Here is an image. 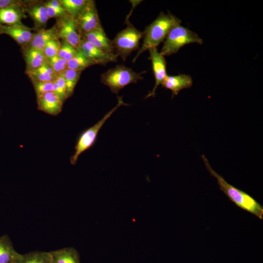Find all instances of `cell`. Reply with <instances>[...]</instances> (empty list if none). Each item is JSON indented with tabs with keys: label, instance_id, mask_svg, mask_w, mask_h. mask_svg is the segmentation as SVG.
<instances>
[{
	"label": "cell",
	"instance_id": "9a60e30c",
	"mask_svg": "<svg viewBox=\"0 0 263 263\" xmlns=\"http://www.w3.org/2000/svg\"><path fill=\"white\" fill-rule=\"evenodd\" d=\"M21 256L16 251L7 235L0 236V263H16Z\"/></svg>",
	"mask_w": 263,
	"mask_h": 263
},
{
	"label": "cell",
	"instance_id": "277c9868",
	"mask_svg": "<svg viewBox=\"0 0 263 263\" xmlns=\"http://www.w3.org/2000/svg\"><path fill=\"white\" fill-rule=\"evenodd\" d=\"M192 43L202 44L203 40L196 33L179 24L169 31L160 53L164 56H169L176 53L185 45Z\"/></svg>",
	"mask_w": 263,
	"mask_h": 263
},
{
	"label": "cell",
	"instance_id": "f546056e",
	"mask_svg": "<svg viewBox=\"0 0 263 263\" xmlns=\"http://www.w3.org/2000/svg\"><path fill=\"white\" fill-rule=\"evenodd\" d=\"M44 5L46 8L49 18H61L68 15L65 9H56L50 5L47 2L44 3Z\"/></svg>",
	"mask_w": 263,
	"mask_h": 263
},
{
	"label": "cell",
	"instance_id": "7a4b0ae2",
	"mask_svg": "<svg viewBox=\"0 0 263 263\" xmlns=\"http://www.w3.org/2000/svg\"><path fill=\"white\" fill-rule=\"evenodd\" d=\"M181 20L171 14L161 13L148 26L143 34L144 39L141 47L132 60L135 62L137 58L145 51L157 47L164 41L171 29L180 24Z\"/></svg>",
	"mask_w": 263,
	"mask_h": 263
},
{
	"label": "cell",
	"instance_id": "4316f807",
	"mask_svg": "<svg viewBox=\"0 0 263 263\" xmlns=\"http://www.w3.org/2000/svg\"><path fill=\"white\" fill-rule=\"evenodd\" d=\"M78 50L68 42L63 41L57 56L68 61L76 55Z\"/></svg>",
	"mask_w": 263,
	"mask_h": 263
},
{
	"label": "cell",
	"instance_id": "4fadbf2b",
	"mask_svg": "<svg viewBox=\"0 0 263 263\" xmlns=\"http://www.w3.org/2000/svg\"><path fill=\"white\" fill-rule=\"evenodd\" d=\"M161 85L165 88L170 90L173 96L177 95L181 90L191 87L192 79L188 75H167Z\"/></svg>",
	"mask_w": 263,
	"mask_h": 263
},
{
	"label": "cell",
	"instance_id": "ba28073f",
	"mask_svg": "<svg viewBox=\"0 0 263 263\" xmlns=\"http://www.w3.org/2000/svg\"><path fill=\"white\" fill-rule=\"evenodd\" d=\"M82 35L101 27L94 2L89 3L75 19Z\"/></svg>",
	"mask_w": 263,
	"mask_h": 263
},
{
	"label": "cell",
	"instance_id": "e0dca14e",
	"mask_svg": "<svg viewBox=\"0 0 263 263\" xmlns=\"http://www.w3.org/2000/svg\"><path fill=\"white\" fill-rule=\"evenodd\" d=\"M51 263H80L77 251L73 247H65L49 252Z\"/></svg>",
	"mask_w": 263,
	"mask_h": 263
},
{
	"label": "cell",
	"instance_id": "484cf974",
	"mask_svg": "<svg viewBox=\"0 0 263 263\" xmlns=\"http://www.w3.org/2000/svg\"><path fill=\"white\" fill-rule=\"evenodd\" d=\"M61 43L57 38L49 40L42 50L45 57L48 59L57 56Z\"/></svg>",
	"mask_w": 263,
	"mask_h": 263
},
{
	"label": "cell",
	"instance_id": "4dcf8cb0",
	"mask_svg": "<svg viewBox=\"0 0 263 263\" xmlns=\"http://www.w3.org/2000/svg\"><path fill=\"white\" fill-rule=\"evenodd\" d=\"M24 3L17 0H0V10L10 7H21Z\"/></svg>",
	"mask_w": 263,
	"mask_h": 263
},
{
	"label": "cell",
	"instance_id": "30bf717a",
	"mask_svg": "<svg viewBox=\"0 0 263 263\" xmlns=\"http://www.w3.org/2000/svg\"><path fill=\"white\" fill-rule=\"evenodd\" d=\"M79 49L88 59L94 62L96 64L115 62L118 56L115 53H108L98 48L82 37Z\"/></svg>",
	"mask_w": 263,
	"mask_h": 263
},
{
	"label": "cell",
	"instance_id": "5b68a950",
	"mask_svg": "<svg viewBox=\"0 0 263 263\" xmlns=\"http://www.w3.org/2000/svg\"><path fill=\"white\" fill-rule=\"evenodd\" d=\"M123 105H128V104L124 102L122 96H118L116 105L109 111L94 126L84 131L80 135L75 147V152L70 159V163L72 165H75L79 156L93 146L96 141L98 132L106 121L119 107Z\"/></svg>",
	"mask_w": 263,
	"mask_h": 263
},
{
	"label": "cell",
	"instance_id": "d4e9b609",
	"mask_svg": "<svg viewBox=\"0 0 263 263\" xmlns=\"http://www.w3.org/2000/svg\"><path fill=\"white\" fill-rule=\"evenodd\" d=\"M81 73V71L67 69L62 74L65 82L68 98L73 94Z\"/></svg>",
	"mask_w": 263,
	"mask_h": 263
},
{
	"label": "cell",
	"instance_id": "f1b7e54d",
	"mask_svg": "<svg viewBox=\"0 0 263 263\" xmlns=\"http://www.w3.org/2000/svg\"><path fill=\"white\" fill-rule=\"evenodd\" d=\"M37 98L49 92H53L54 81H32Z\"/></svg>",
	"mask_w": 263,
	"mask_h": 263
},
{
	"label": "cell",
	"instance_id": "7402d4cb",
	"mask_svg": "<svg viewBox=\"0 0 263 263\" xmlns=\"http://www.w3.org/2000/svg\"><path fill=\"white\" fill-rule=\"evenodd\" d=\"M59 1L68 15L75 19L90 1L87 0H59Z\"/></svg>",
	"mask_w": 263,
	"mask_h": 263
},
{
	"label": "cell",
	"instance_id": "5bb4252c",
	"mask_svg": "<svg viewBox=\"0 0 263 263\" xmlns=\"http://www.w3.org/2000/svg\"><path fill=\"white\" fill-rule=\"evenodd\" d=\"M2 34L12 38L19 44L25 47L31 40L33 34L21 24L5 25L1 24Z\"/></svg>",
	"mask_w": 263,
	"mask_h": 263
},
{
	"label": "cell",
	"instance_id": "ffe728a7",
	"mask_svg": "<svg viewBox=\"0 0 263 263\" xmlns=\"http://www.w3.org/2000/svg\"><path fill=\"white\" fill-rule=\"evenodd\" d=\"M24 17L21 7H10L0 10V24L5 25L21 24Z\"/></svg>",
	"mask_w": 263,
	"mask_h": 263
},
{
	"label": "cell",
	"instance_id": "1f68e13d",
	"mask_svg": "<svg viewBox=\"0 0 263 263\" xmlns=\"http://www.w3.org/2000/svg\"><path fill=\"white\" fill-rule=\"evenodd\" d=\"M50 5L58 9H65L59 0H52L47 2Z\"/></svg>",
	"mask_w": 263,
	"mask_h": 263
},
{
	"label": "cell",
	"instance_id": "cb8c5ba5",
	"mask_svg": "<svg viewBox=\"0 0 263 263\" xmlns=\"http://www.w3.org/2000/svg\"><path fill=\"white\" fill-rule=\"evenodd\" d=\"M16 263H51L49 252L33 251L22 254Z\"/></svg>",
	"mask_w": 263,
	"mask_h": 263
},
{
	"label": "cell",
	"instance_id": "d6a6232c",
	"mask_svg": "<svg viewBox=\"0 0 263 263\" xmlns=\"http://www.w3.org/2000/svg\"><path fill=\"white\" fill-rule=\"evenodd\" d=\"M1 34H2V32L1 24H0V35Z\"/></svg>",
	"mask_w": 263,
	"mask_h": 263
},
{
	"label": "cell",
	"instance_id": "7c38bea8",
	"mask_svg": "<svg viewBox=\"0 0 263 263\" xmlns=\"http://www.w3.org/2000/svg\"><path fill=\"white\" fill-rule=\"evenodd\" d=\"M82 37L98 48L108 53H114L112 41L106 36L102 27L82 35Z\"/></svg>",
	"mask_w": 263,
	"mask_h": 263
},
{
	"label": "cell",
	"instance_id": "d6986e66",
	"mask_svg": "<svg viewBox=\"0 0 263 263\" xmlns=\"http://www.w3.org/2000/svg\"><path fill=\"white\" fill-rule=\"evenodd\" d=\"M26 73L32 81H54L57 76L47 59L39 68Z\"/></svg>",
	"mask_w": 263,
	"mask_h": 263
},
{
	"label": "cell",
	"instance_id": "6da1fadb",
	"mask_svg": "<svg viewBox=\"0 0 263 263\" xmlns=\"http://www.w3.org/2000/svg\"><path fill=\"white\" fill-rule=\"evenodd\" d=\"M202 158L210 174L216 178L220 189L224 192L229 200L243 210L263 220V207L250 195L226 181L223 176L211 168L205 155L203 154Z\"/></svg>",
	"mask_w": 263,
	"mask_h": 263
},
{
	"label": "cell",
	"instance_id": "2e32d148",
	"mask_svg": "<svg viewBox=\"0 0 263 263\" xmlns=\"http://www.w3.org/2000/svg\"><path fill=\"white\" fill-rule=\"evenodd\" d=\"M58 38L55 27L48 29H41L33 34L30 41L24 47L42 51L46 43L50 40Z\"/></svg>",
	"mask_w": 263,
	"mask_h": 263
},
{
	"label": "cell",
	"instance_id": "3957f363",
	"mask_svg": "<svg viewBox=\"0 0 263 263\" xmlns=\"http://www.w3.org/2000/svg\"><path fill=\"white\" fill-rule=\"evenodd\" d=\"M145 72L137 73L124 65H117L101 75V82L107 86L111 92L117 94L126 86L143 79Z\"/></svg>",
	"mask_w": 263,
	"mask_h": 263
},
{
	"label": "cell",
	"instance_id": "8992f818",
	"mask_svg": "<svg viewBox=\"0 0 263 263\" xmlns=\"http://www.w3.org/2000/svg\"><path fill=\"white\" fill-rule=\"evenodd\" d=\"M142 36V32L132 24H129L112 40L116 54L125 60L132 52L138 49L139 41Z\"/></svg>",
	"mask_w": 263,
	"mask_h": 263
},
{
	"label": "cell",
	"instance_id": "603a6c76",
	"mask_svg": "<svg viewBox=\"0 0 263 263\" xmlns=\"http://www.w3.org/2000/svg\"><path fill=\"white\" fill-rule=\"evenodd\" d=\"M96 63L88 59L80 49L76 55L71 59L67 61V69L81 71L88 67Z\"/></svg>",
	"mask_w": 263,
	"mask_h": 263
},
{
	"label": "cell",
	"instance_id": "52a82bcc",
	"mask_svg": "<svg viewBox=\"0 0 263 263\" xmlns=\"http://www.w3.org/2000/svg\"><path fill=\"white\" fill-rule=\"evenodd\" d=\"M56 28L58 38L79 49L82 36L75 19L69 15L60 18Z\"/></svg>",
	"mask_w": 263,
	"mask_h": 263
},
{
	"label": "cell",
	"instance_id": "9c48e42d",
	"mask_svg": "<svg viewBox=\"0 0 263 263\" xmlns=\"http://www.w3.org/2000/svg\"><path fill=\"white\" fill-rule=\"evenodd\" d=\"M148 51L150 53V59L152 63L154 75L155 85L146 98L154 96L158 86L162 84L167 75L166 61L164 56L158 52L157 47L150 48Z\"/></svg>",
	"mask_w": 263,
	"mask_h": 263
},
{
	"label": "cell",
	"instance_id": "44dd1931",
	"mask_svg": "<svg viewBox=\"0 0 263 263\" xmlns=\"http://www.w3.org/2000/svg\"><path fill=\"white\" fill-rule=\"evenodd\" d=\"M26 10L37 26L41 27L46 24L49 17L44 4H34Z\"/></svg>",
	"mask_w": 263,
	"mask_h": 263
},
{
	"label": "cell",
	"instance_id": "8fae6325",
	"mask_svg": "<svg viewBox=\"0 0 263 263\" xmlns=\"http://www.w3.org/2000/svg\"><path fill=\"white\" fill-rule=\"evenodd\" d=\"M38 110L52 115H57L62 111L63 102L53 92H47L37 98Z\"/></svg>",
	"mask_w": 263,
	"mask_h": 263
},
{
	"label": "cell",
	"instance_id": "ac0fdd59",
	"mask_svg": "<svg viewBox=\"0 0 263 263\" xmlns=\"http://www.w3.org/2000/svg\"><path fill=\"white\" fill-rule=\"evenodd\" d=\"M23 54L26 64V71L37 69L47 60L43 51L25 47Z\"/></svg>",
	"mask_w": 263,
	"mask_h": 263
},
{
	"label": "cell",
	"instance_id": "83f0119b",
	"mask_svg": "<svg viewBox=\"0 0 263 263\" xmlns=\"http://www.w3.org/2000/svg\"><path fill=\"white\" fill-rule=\"evenodd\" d=\"M56 76L62 74L67 69V61L56 56L47 59Z\"/></svg>",
	"mask_w": 263,
	"mask_h": 263
}]
</instances>
